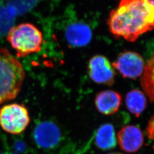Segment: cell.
<instances>
[{
  "mask_svg": "<svg viewBox=\"0 0 154 154\" xmlns=\"http://www.w3.org/2000/svg\"><path fill=\"white\" fill-rule=\"evenodd\" d=\"M95 142L96 146L103 150L116 147V138L113 126L110 123H106L100 127L96 132Z\"/></svg>",
  "mask_w": 154,
  "mask_h": 154,
  "instance_id": "8fae6325",
  "label": "cell"
},
{
  "mask_svg": "<svg viewBox=\"0 0 154 154\" xmlns=\"http://www.w3.org/2000/svg\"><path fill=\"white\" fill-rule=\"evenodd\" d=\"M117 139L122 149L128 153L138 151L144 142L143 132L134 125L123 127L118 133Z\"/></svg>",
  "mask_w": 154,
  "mask_h": 154,
  "instance_id": "ba28073f",
  "label": "cell"
},
{
  "mask_svg": "<svg viewBox=\"0 0 154 154\" xmlns=\"http://www.w3.org/2000/svg\"><path fill=\"white\" fill-rule=\"evenodd\" d=\"M107 23L116 38L134 42L154 29V8L145 0H121L110 12Z\"/></svg>",
  "mask_w": 154,
  "mask_h": 154,
  "instance_id": "6da1fadb",
  "label": "cell"
},
{
  "mask_svg": "<svg viewBox=\"0 0 154 154\" xmlns=\"http://www.w3.org/2000/svg\"><path fill=\"white\" fill-rule=\"evenodd\" d=\"M30 123V116L24 105L11 103L0 109V126L8 133L18 135L23 132Z\"/></svg>",
  "mask_w": 154,
  "mask_h": 154,
  "instance_id": "277c9868",
  "label": "cell"
},
{
  "mask_svg": "<svg viewBox=\"0 0 154 154\" xmlns=\"http://www.w3.org/2000/svg\"><path fill=\"white\" fill-rule=\"evenodd\" d=\"M7 40L21 57L39 52L43 42L42 33L30 23H23L11 28Z\"/></svg>",
  "mask_w": 154,
  "mask_h": 154,
  "instance_id": "3957f363",
  "label": "cell"
},
{
  "mask_svg": "<svg viewBox=\"0 0 154 154\" xmlns=\"http://www.w3.org/2000/svg\"><path fill=\"white\" fill-rule=\"evenodd\" d=\"M61 132L58 127L51 122L39 123L34 131V139L41 148L52 149L61 139Z\"/></svg>",
  "mask_w": 154,
  "mask_h": 154,
  "instance_id": "52a82bcc",
  "label": "cell"
},
{
  "mask_svg": "<svg viewBox=\"0 0 154 154\" xmlns=\"http://www.w3.org/2000/svg\"><path fill=\"white\" fill-rule=\"evenodd\" d=\"M147 1L148 3H149L150 5L152 6L154 8V0H145Z\"/></svg>",
  "mask_w": 154,
  "mask_h": 154,
  "instance_id": "9a60e30c",
  "label": "cell"
},
{
  "mask_svg": "<svg viewBox=\"0 0 154 154\" xmlns=\"http://www.w3.org/2000/svg\"><path fill=\"white\" fill-rule=\"evenodd\" d=\"M88 69L89 76L94 82L108 86L114 82V70L105 56H94L89 61Z\"/></svg>",
  "mask_w": 154,
  "mask_h": 154,
  "instance_id": "8992f818",
  "label": "cell"
},
{
  "mask_svg": "<svg viewBox=\"0 0 154 154\" xmlns=\"http://www.w3.org/2000/svg\"><path fill=\"white\" fill-rule=\"evenodd\" d=\"M25 77L20 61L8 50L0 48V106L16 97Z\"/></svg>",
  "mask_w": 154,
  "mask_h": 154,
  "instance_id": "7a4b0ae2",
  "label": "cell"
},
{
  "mask_svg": "<svg viewBox=\"0 0 154 154\" xmlns=\"http://www.w3.org/2000/svg\"><path fill=\"white\" fill-rule=\"evenodd\" d=\"M126 104L128 110L139 116L146 107L147 100L143 92L138 89H133L126 95Z\"/></svg>",
  "mask_w": 154,
  "mask_h": 154,
  "instance_id": "7c38bea8",
  "label": "cell"
},
{
  "mask_svg": "<svg viewBox=\"0 0 154 154\" xmlns=\"http://www.w3.org/2000/svg\"><path fill=\"white\" fill-rule=\"evenodd\" d=\"M65 37L67 42L74 47H83L92 39L93 33L87 24L81 22H74L66 28Z\"/></svg>",
  "mask_w": 154,
  "mask_h": 154,
  "instance_id": "9c48e42d",
  "label": "cell"
},
{
  "mask_svg": "<svg viewBox=\"0 0 154 154\" xmlns=\"http://www.w3.org/2000/svg\"><path fill=\"white\" fill-rule=\"evenodd\" d=\"M141 86L150 100L154 102V54L145 65Z\"/></svg>",
  "mask_w": 154,
  "mask_h": 154,
  "instance_id": "4fadbf2b",
  "label": "cell"
},
{
  "mask_svg": "<svg viewBox=\"0 0 154 154\" xmlns=\"http://www.w3.org/2000/svg\"><path fill=\"white\" fill-rule=\"evenodd\" d=\"M146 135L149 139L154 142L153 148L154 149V116L149 121L148 126L146 128Z\"/></svg>",
  "mask_w": 154,
  "mask_h": 154,
  "instance_id": "5bb4252c",
  "label": "cell"
},
{
  "mask_svg": "<svg viewBox=\"0 0 154 154\" xmlns=\"http://www.w3.org/2000/svg\"></svg>",
  "mask_w": 154,
  "mask_h": 154,
  "instance_id": "e0dca14e",
  "label": "cell"
},
{
  "mask_svg": "<svg viewBox=\"0 0 154 154\" xmlns=\"http://www.w3.org/2000/svg\"><path fill=\"white\" fill-rule=\"evenodd\" d=\"M120 94L112 90H106L98 94L95 103L97 109L105 115H111L118 111L121 104Z\"/></svg>",
  "mask_w": 154,
  "mask_h": 154,
  "instance_id": "30bf717a",
  "label": "cell"
},
{
  "mask_svg": "<svg viewBox=\"0 0 154 154\" xmlns=\"http://www.w3.org/2000/svg\"><path fill=\"white\" fill-rule=\"evenodd\" d=\"M108 154H123L121 153H119V152H111V153H109Z\"/></svg>",
  "mask_w": 154,
  "mask_h": 154,
  "instance_id": "2e32d148",
  "label": "cell"
},
{
  "mask_svg": "<svg viewBox=\"0 0 154 154\" xmlns=\"http://www.w3.org/2000/svg\"><path fill=\"white\" fill-rule=\"evenodd\" d=\"M112 66L125 78L137 79L143 74L145 67L143 57L134 51L121 53Z\"/></svg>",
  "mask_w": 154,
  "mask_h": 154,
  "instance_id": "5b68a950",
  "label": "cell"
}]
</instances>
